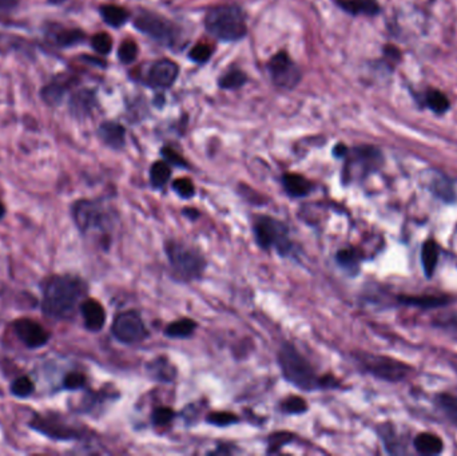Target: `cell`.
Returning a JSON list of instances; mask_svg holds the SVG:
<instances>
[{
	"label": "cell",
	"instance_id": "6da1fadb",
	"mask_svg": "<svg viewBox=\"0 0 457 456\" xmlns=\"http://www.w3.org/2000/svg\"><path fill=\"white\" fill-rule=\"evenodd\" d=\"M88 295L86 281L75 274H52L42 283L40 309L49 319L71 320Z\"/></svg>",
	"mask_w": 457,
	"mask_h": 456
},
{
	"label": "cell",
	"instance_id": "7a4b0ae2",
	"mask_svg": "<svg viewBox=\"0 0 457 456\" xmlns=\"http://www.w3.org/2000/svg\"><path fill=\"white\" fill-rule=\"evenodd\" d=\"M71 216L75 226L82 235L98 233L102 235V244L107 247L109 235L112 226V211L107 209L100 201L94 199H79L71 208Z\"/></svg>",
	"mask_w": 457,
	"mask_h": 456
},
{
	"label": "cell",
	"instance_id": "3957f363",
	"mask_svg": "<svg viewBox=\"0 0 457 456\" xmlns=\"http://www.w3.org/2000/svg\"><path fill=\"white\" fill-rule=\"evenodd\" d=\"M278 363L285 380L293 384L298 390L310 392L321 388V378L316 375L311 364L293 344L285 343L281 346L278 352Z\"/></svg>",
	"mask_w": 457,
	"mask_h": 456
},
{
	"label": "cell",
	"instance_id": "277c9868",
	"mask_svg": "<svg viewBox=\"0 0 457 456\" xmlns=\"http://www.w3.org/2000/svg\"><path fill=\"white\" fill-rule=\"evenodd\" d=\"M205 25L213 37L226 42L239 40L247 35L245 16L233 4H223L211 8L206 15Z\"/></svg>",
	"mask_w": 457,
	"mask_h": 456
},
{
	"label": "cell",
	"instance_id": "5b68a950",
	"mask_svg": "<svg viewBox=\"0 0 457 456\" xmlns=\"http://www.w3.org/2000/svg\"><path fill=\"white\" fill-rule=\"evenodd\" d=\"M165 252L174 271L184 280L191 281L199 279L206 269L203 256L185 242L172 240L165 244Z\"/></svg>",
	"mask_w": 457,
	"mask_h": 456
},
{
	"label": "cell",
	"instance_id": "8992f818",
	"mask_svg": "<svg viewBox=\"0 0 457 456\" xmlns=\"http://www.w3.org/2000/svg\"><path fill=\"white\" fill-rule=\"evenodd\" d=\"M254 237L262 249H275L281 256H289L293 244L285 222L271 216H259L253 225Z\"/></svg>",
	"mask_w": 457,
	"mask_h": 456
},
{
	"label": "cell",
	"instance_id": "52a82bcc",
	"mask_svg": "<svg viewBox=\"0 0 457 456\" xmlns=\"http://www.w3.org/2000/svg\"><path fill=\"white\" fill-rule=\"evenodd\" d=\"M356 360L361 366V368L373 375L377 379L386 380V382H397L404 380L412 368L408 364L398 361L396 358H386V356H377L371 353H359Z\"/></svg>",
	"mask_w": 457,
	"mask_h": 456
},
{
	"label": "cell",
	"instance_id": "ba28073f",
	"mask_svg": "<svg viewBox=\"0 0 457 456\" xmlns=\"http://www.w3.org/2000/svg\"><path fill=\"white\" fill-rule=\"evenodd\" d=\"M28 427L55 442H73L83 438V432L70 426L58 414H35L34 418L28 423Z\"/></svg>",
	"mask_w": 457,
	"mask_h": 456
},
{
	"label": "cell",
	"instance_id": "9c48e42d",
	"mask_svg": "<svg viewBox=\"0 0 457 456\" xmlns=\"http://www.w3.org/2000/svg\"><path fill=\"white\" fill-rule=\"evenodd\" d=\"M112 333L124 344H138L148 336V328L136 310H126L117 315L112 321Z\"/></svg>",
	"mask_w": 457,
	"mask_h": 456
},
{
	"label": "cell",
	"instance_id": "30bf717a",
	"mask_svg": "<svg viewBox=\"0 0 457 456\" xmlns=\"http://www.w3.org/2000/svg\"><path fill=\"white\" fill-rule=\"evenodd\" d=\"M13 331L27 349H40L47 346L51 340V333L40 322L30 317H20L13 321Z\"/></svg>",
	"mask_w": 457,
	"mask_h": 456
},
{
	"label": "cell",
	"instance_id": "8fae6325",
	"mask_svg": "<svg viewBox=\"0 0 457 456\" xmlns=\"http://www.w3.org/2000/svg\"><path fill=\"white\" fill-rule=\"evenodd\" d=\"M273 83L283 88H295L301 81V71L286 52H278L269 62Z\"/></svg>",
	"mask_w": 457,
	"mask_h": 456
},
{
	"label": "cell",
	"instance_id": "7c38bea8",
	"mask_svg": "<svg viewBox=\"0 0 457 456\" xmlns=\"http://www.w3.org/2000/svg\"><path fill=\"white\" fill-rule=\"evenodd\" d=\"M134 25L139 31L160 42H170L175 37V27L155 13H139Z\"/></svg>",
	"mask_w": 457,
	"mask_h": 456
},
{
	"label": "cell",
	"instance_id": "4fadbf2b",
	"mask_svg": "<svg viewBox=\"0 0 457 456\" xmlns=\"http://www.w3.org/2000/svg\"><path fill=\"white\" fill-rule=\"evenodd\" d=\"M79 312L83 317L85 328L87 331L99 332L103 329L106 320H107V315H106V310L103 308V305L99 303L98 300L87 297L81 304Z\"/></svg>",
	"mask_w": 457,
	"mask_h": 456
},
{
	"label": "cell",
	"instance_id": "5bb4252c",
	"mask_svg": "<svg viewBox=\"0 0 457 456\" xmlns=\"http://www.w3.org/2000/svg\"><path fill=\"white\" fill-rule=\"evenodd\" d=\"M381 154L377 148H359L353 150L352 158L349 160V168L357 169L359 173L365 175L376 170L381 165Z\"/></svg>",
	"mask_w": 457,
	"mask_h": 456
},
{
	"label": "cell",
	"instance_id": "9a60e30c",
	"mask_svg": "<svg viewBox=\"0 0 457 456\" xmlns=\"http://www.w3.org/2000/svg\"><path fill=\"white\" fill-rule=\"evenodd\" d=\"M178 76V64L169 59H161L154 63L148 79L150 83L157 87H170Z\"/></svg>",
	"mask_w": 457,
	"mask_h": 456
},
{
	"label": "cell",
	"instance_id": "2e32d148",
	"mask_svg": "<svg viewBox=\"0 0 457 456\" xmlns=\"http://www.w3.org/2000/svg\"><path fill=\"white\" fill-rule=\"evenodd\" d=\"M413 445L420 455H440L444 450V442L441 438L431 432H422L417 435L413 440Z\"/></svg>",
	"mask_w": 457,
	"mask_h": 456
},
{
	"label": "cell",
	"instance_id": "e0dca14e",
	"mask_svg": "<svg viewBox=\"0 0 457 456\" xmlns=\"http://www.w3.org/2000/svg\"><path fill=\"white\" fill-rule=\"evenodd\" d=\"M283 184H284L285 192L287 193V196L293 198L307 197L313 189V185L309 180H307L305 177H302L299 174H285Z\"/></svg>",
	"mask_w": 457,
	"mask_h": 456
},
{
	"label": "cell",
	"instance_id": "ac0fdd59",
	"mask_svg": "<svg viewBox=\"0 0 457 456\" xmlns=\"http://www.w3.org/2000/svg\"><path fill=\"white\" fill-rule=\"evenodd\" d=\"M100 139L112 148H122L124 146V129L121 124L105 122L100 124L98 131Z\"/></svg>",
	"mask_w": 457,
	"mask_h": 456
},
{
	"label": "cell",
	"instance_id": "d6986e66",
	"mask_svg": "<svg viewBox=\"0 0 457 456\" xmlns=\"http://www.w3.org/2000/svg\"><path fill=\"white\" fill-rule=\"evenodd\" d=\"M148 372L154 380L162 382H172L177 376L175 367L166 358L153 360L148 366Z\"/></svg>",
	"mask_w": 457,
	"mask_h": 456
},
{
	"label": "cell",
	"instance_id": "ffe728a7",
	"mask_svg": "<svg viewBox=\"0 0 457 456\" xmlns=\"http://www.w3.org/2000/svg\"><path fill=\"white\" fill-rule=\"evenodd\" d=\"M341 8L353 15H376L379 13V4L374 0H337Z\"/></svg>",
	"mask_w": 457,
	"mask_h": 456
},
{
	"label": "cell",
	"instance_id": "44dd1931",
	"mask_svg": "<svg viewBox=\"0 0 457 456\" xmlns=\"http://www.w3.org/2000/svg\"><path fill=\"white\" fill-rule=\"evenodd\" d=\"M437 261H439V247L436 245V242L432 240L425 241L421 249V264L427 277H432Z\"/></svg>",
	"mask_w": 457,
	"mask_h": 456
},
{
	"label": "cell",
	"instance_id": "7402d4cb",
	"mask_svg": "<svg viewBox=\"0 0 457 456\" xmlns=\"http://www.w3.org/2000/svg\"><path fill=\"white\" fill-rule=\"evenodd\" d=\"M398 300L407 305L428 309L439 308L449 303V297L445 296H401Z\"/></svg>",
	"mask_w": 457,
	"mask_h": 456
},
{
	"label": "cell",
	"instance_id": "603a6c76",
	"mask_svg": "<svg viewBox=\"0 0 457 456\" xmlns=\"http://www.w3.org/2000/svg\"><path fill=\"white\" fill-rule=\"evenodd\" d=\"M197 329V322L191 319H181V320L174 321L172 324L167 325L166 328V336L173 337V339H186L191 336Z\"/></svg>",
	"mask_w": 457,
	"mask_h": 456
},
{
	"label": "cell",
	"instance_id": "cb8c5ba5",
	"mask_svg": "<svg viewBox=\"0 0 457 456\" xmlns=\"http://www.w3.org/2000/svg\"><path fill=\"white\" fill-rule=\"evenodd\" d=\"M94 106V95L90 91H79L78 94H75L71 103H70V109L71 112L76 115V117H83L87 115Z\"/></svg>",
	"mask_w": 457,
	"mask_h": 456
},
{
	"label": "cell",
	"instance_id": "d4e9b609",
	"mask_svg": "<svg viewBox=\"0 0 457 456\" xmlns=\"http://www.w3.org/2000/svg\"><path fill=\"white\" fill-rule=\"evenodd\" d=\"M172 177V170L169 165L163 160L155 162L150 169V182L155 189H162L169 182Z\"/></svg>",
	"mask_w": 457,
	"mask_h": 456
},
{
	"label": "cell",
	"instance_id": "484cf974",
	"mask_svg": "<svg viewBox=\"0 0 457 456\" xmlns=\"http://www.w3.org/2000/svg\"><path fill=\"white\" fill-rule=\"evenodd\" d=\"M100 13H102V18L105 19V22L112 27H121L129 19V13L124 8L118 7V6H112V4L103 6L100 8Z\"/></svg>",
	"mask_w": 457,
	"mask_h": 456
},
{
	"label": "cell",
	"instance_id": "4316f807",
	"mask_svg": "<svg viewBox=\"0 0 457 456\" xmlns=\"http://www.w3.org/2000/svg\"><path fill=\"white\" fill-rule=\"evenodd\" d=\"M10 392L15 397L18 399H25L30 397L31 394L35 392V382L34 380L27 376V375H22L19 378H16L11 385H10Z\"/></svg>",
	"mask_w": 457,
	"mask_h": 456
},
{
	"label": "cell",
	"instance_id": "83f0119b",
	"mask_svg": "<svg viewBox=\"0 0 457 456\" xmlns=\"http://www.w3.org/2000/svg\"><path fill=\"white\" fill-rule=\"evenodd\" d=\"M336 259L343 269L350 271V273H355L359 269L360 253L353 247H346V249L338 250Z\"/></svg>",
	"mask_w": 457,
	"mask_h": 456
},
{
	"label": "cell",
	"instance_id": "f1b7e54d",
	"mask_svg": "<svg viewBox=\"0 0 457 456\" xmlns=\"http://www.w3.org/2000/svg\"><path fill=\"white\" fill-rule=\"evenodd\" d=\"M425 105L436 114H444L449 109V100L443 93L437 90H429L424 95Z\"/></svg>",
	"mask_w": 457,
	"mask_h": 456
},
{
	"label": "cell",
	"instance_id": "f546056e",
	"mask_svg": "<svg viewBox=\"0 0 457 456\" xmlns=\"http://www.w3.org/2000/svg\"><path fill=\"white\" fill-rule=\"evenodd\" d=\"M437 406L452 423L457 424V396L451 394H440L437 396Z\"/></svg>",
	"mask_w": 457,
	"mask_h": 456
},
{
	"label": "cell",
	"instance_id": "4dcf8cb0",
	"mask_svg": "<svg viewBox=\"0 0 457 456\" xmlns=\"http://www.w3.org/2000/svg\"><path fill=\"white\" fill-rule=\"evenodd\" d=\"M64 91H66V88L63 85L54 82V83H49L42 90V98L49 106H57V105H59L62 102Z\"/></svg>",
	"mask_w": 457,
	"mask_h": 456
},
{
	"label": "cell",
	"instance_id": "1f68e13d",
	"mask_svg": "<svg viewBox=\"0 0 457 456\" xmlns=\"http://www.w3.org/2000/svg\"><path fill=\"white\" fill-rule=\"evenodd\" d=\"M86 375L82 372H70L63 379V390L66 391H79L86 387Z\"/></svg>",
	"mask_w": 457,
	"mask_h": 456
},
{
	"label": "cell",
	"instance_id": "d6a6232c",
	"mask_svg": "<svg viewBox=\"0 0 457 456\" xmlns=\"http://www.w3.org/2000/svg\"><path fill=\"white\" fill-rule=\"evenodd\" d=\"M247 75L244 74L242 71H230L227 74L223 75L220 81V86L222 88H227V90H235V88H239L242 85L247 83Z\"/></svg>",
	"mask_w": 457,
	"mask_h": 456
},
{
	"label": "cell",
	"instance_id": "836d02e7",
	"mask_svg": "<svg viewBox=\"0 0 457 456\" xmlns=\"http://www.w3.org/2000/svg\"><path fill=\"white\" fill-rule=\"evenodd\" d=\"M281 407L286 414H293V415H299L308 411L307 402L299 396H289L283 402Z\"/></svg>",
	"mask_w": 457,
	"mask_h": 456
},
{
	"label": "cell",
	"instance_id": "e575fe53",
	"mask_svg": "<svg viewBox=\"0 0 457 456\" xmlns=\"http://www.w3.org/2000/svg\"><path fill=\"white\" fill-rule=\"evenodd\" d=\"M85 39V34L79 30H63L57 35V43L62 47L74 46Z\"/></svg>",
	"mask_w": 457,
	"mask_h": 456
},
{
	"label": "cell",
	"instance_id": "d590c367",
	"mask_svg": "<svg viewBox=\"0 0 457 456\" xmlns=\"http://www.w3.org/2000/svg\"><path fill=\"white\" fill-rule=\"evenodd\" d=\"M206 420H208V423H210L211 426L227 427V426H233L239 419L237 415L232 412H211Z\"/></svg>",
	"mask_w": 457,
	"mask_h": 456
},
{
	"label": "cell",
	"instance_id": "8d00e7d4",
	"mask_svg": "<svg viewBox=\"0 0 457 456\" xmlns=\"http://www.w3.org/2000/svg\"><path fill=\"white\" fill-rule=\"evenodd\" d=\"M93 49H95L100 55H107L112 47V39L106 33H98L91 39Z\"/></svg>",
	"mask_w": 457,
	"mask_h": 456
},
{
	"label": "cell",
	"instance_id": "74e56055",
	"mask_svg": "<svg viewBox=\"0 0 457 456\" xmlns=\"http://www.w3.org/2000/svg\"><path fill=\"white\" fill-rule=\"evenodd\" d=\"M136 55H138V46L134 40H124L118 49V57H119L121 62L126 63V64L134 62Z\"/></svg>",
	"mask_w": 457,
	"mask_h": 456
},
{
	"label": "cell",
	"instance_id": "f35d334b",
	"mask_svg": "<svg viewBox=\"0 0 457 456\" xmlns=\"http://www.w3.org/2000/svg\"><path fill=\"white\" fill-rule=\"evenodd\" d=\"M174 192L182 198H191L196 194V187L191 180L189 178H178L173 184Z\"/></svg>",
	"mask_w": 457,
	"mask_h": 456
},
{
	"label": "cell",
	"instance_id": "ab89813d",
	"mask_svg": "<svg viewBox=\"0 0 457 456\" xmlns=\"http://www.w3.org/2000/svg\"><path fill=\"white\" fill-rule=\"evenodd\" d=\"M175 416V412L170 407H158L153 411L151 419L153 423L158 427H163L166 424H169Z\"/></svg>",
	"mask_w": 457,
	"mask_h": 456
},
{
	"label": "cell",
	"instance_id": "60d3db41",
	"mask_svg": "<svg viewBox=\"0 0 457 456\" xmlns=\"http://www.w3.org/2000/svg\"><path fill=\"white\" fill-rule=\"evenodd\" d=\"M293 433H289V432H278V433H274L271 436L269 439V450L268 452H277L280 451L281 447H284L285 444L289 443L293 440Z\"/></svg>",
	"mask_w": 457,
	"mask_h": 456
},
{
	"label": "cell",
	"instance_id": "b9f144b4",
	"mask_svg": "<svg viewBox=\"0 0 457 456\" xmlns=\"http://www.w3.org/2000/svg\"><path fill=\"white\" fill-rule=\"evenodd\" d=\"M211 54H213V49L209 45L201 43L197 45L194 49L190 51V58L198 63H205L206 61L210 59Z\"/></svg>",
	"mask_w": 457,
	"mask_h": 456
},
{
	"label": "cell",
	"instance_id": "7bdbcfd3",
	"mask_svg": "<svg viewBox=\"0 0 457 456\" xmlns=\"http://www.w3.org/2000/svg\"><path fill=\"white\" fill-rule=\"evenodd\" d=\"M433 190L437 193V196L439 197H443L444 199H449V198L453 197V187L452 186L449 185V182L448 181H445V180H436L434 181V185H433Z\"/></svg>",
	"mask_w": 457,
	"mask_h": 456
},
{
	"label": "cell",
	"instance_id": "ee69618b",
	"mask_svg": "<svg viewBox=\"0 0 457 456\" xmlns=\"http://www.w3.org/2000/svg\"><path fill=\"white\" fill-rule=\"evenodd\" d=\"M162 154H163L165 160L173 163L175 166H179V168H186L187 166V162L177 151H174L173 148H162Z\"/></svg>",
	"mask_w": 457,
	"mask_h": 456
},
{
	"label": "cell",
	"instance_id": "f6af8a7d",
	"mask_svg": "<svg viewBox=\"0 0 457 456\" xmlns=\"http://www.w3.org/2000/svg\"><path fill=\"white\" fill-rule=\"evenodd\" d=\"M18 0H0V10H8L16 6Z\"/></svg>",
	"mask_w": 457,
	"mask_h": 456
},
{
	"label": "cell",
	"instance_id": "bcb514c9",
	"mask_svg": "<svg viewBox=\"0 0 457 456\" xmlns=\"http://www.w3.org/2000/svg\"><path fill=\"white\" fill-rule=\"evenodd\" d=\"M346 151H348V150H346L344 145H338L337 148H334V154H336L337 157H343V156H345Z\"/></svg>",
	"mask_w": 457,
	"mask_h": 456
},
{
	"label": "cell",
	"instance_id": "7dc6e473",
	"mask_svg": "<svg viewBox=\"0 0 457 456\" xmlns=\"http://www.w3.org/2000/svg\"><path fill=\"white\" fill-rule=\"evenodd\" d=\"M184 214L191 220H196L198 217V211L196 209H184Z\"/></svg>",
	"mask_w": 457,
	"mask_h": 456
},
{
	"label": "cell",
	"instance_id": "c3c4849f",
	"mask_svg": "<svg viewBox=\"0 0 457 456\" xmlns=\"http://www.w3.org/2000/svg\"><path fill=\"white\" fill-rule=\"evenodd\" d=\"M6 214H7V208H6V205L0 199V221L6 217Z\"/></svg>",
	"mask_w": 457,
	"mask_h": 456
}]
</instances>
